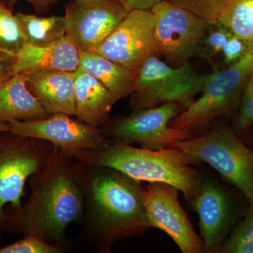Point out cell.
<instances>
[{"mask_svg":"<svg viewBox=\"0 0 253 253\" xmlns=\"http://www.w3.org/2000/svg\"><path fill=\"white\" fill-rule=\"evenodd\" d=\"M215 121L202 135L178 141L171 147L184 151L198 163H207L249 201L253 199V149L231 124L224 119Z\"/></svg>","mask_w":253,"mask_h":253,"instance_id":"cell-4","label":"cell"},{"mask_svg":"<svg viewBox=\"0 0 253 253\" xmlns=\"http://www.w3.org/2000/svg\"><path fill=\"white\" fill-rule=\"evenodd\" d=\"M32 94L49 114H76L74 72L36 70L23 73Z\"/></svg>","mask_w":253,"mask_h":253,"instance_id":"cell-15","label":"cell"},{"mask_svg":"<svg viewBox=\"0 0 253 253\" xmlns=\"http://www.w3.org/2000/svg\"><path fill=\"white\" fill-rule=\"evenodd\" d=\"M243 141L253 149V125L247 130L245 131L243 134L239 135Z\"/></svg>","mask_w":253,"mask_h":253,"instance_id":"cell-32","label":"cell"},{"mask_svg":"<svg viewBox=\"0 0 253 253\" xmlns=\"http://www.w3.org/2000/svg\"><path fill=\"white\" fill-rule=\"evenodd\" d=\"M217 20L234 36L253 43V0H226Z\"/></svg>","mask_w":253,"mask_h":253,"instance_id":"cell-21","label":"cell"},{"mask_svg":"<svg viewBox=\"0 0 253 253\" xmlns=\"http://www.w3.org/2000/svg\"><path fill=\"white\" fill-rule=\"evenodd\" d=\"M96 171L86 186L90 221L101 251L109 253L116 241L141 236L151 229L141 181L112 169Z\"/></svg>","mask_w":253,"mask_h":253,"instance_id":"cell-2","label":"cell"},{"mask_svg":"<svg viewBox=\"0 0 253 253\" xmlns=\"http://www.w3.org/2000/svg\"><path fill=\"white\" fill-rule=\"evenodd\" d=\"M70 116L54 113L38 121H11L9 131L49 142L71 158L82 151L101 149L108 144L109 139L101 129Z\"/></svg>","mask_w":253,"mask_h":253,"instance_id":"cell-13","label":"cell"},{"mask_svg":"<svg viewBox=\"0 0 253 253\" xmlns=\"http://www.w3.org/2000/svg\"><path fill=\"white\" fill-rule=\"evenodd\" d=\"M44 142L0 131V239L5 231V209L21 207L26 181L45 163L51 144Z\"/></svg>","mask_w":253,"mask_h":253,"instance_id":"cell-7","label":"cell"},{"mask_svg":"<svg viewBox=\"0 0 253 253\" xmlns=\"http://www.w3.org/2000/svg\"><path fill=\"white\" fill-rule=\"evenodd\" d=\"M9 131V123L0 119V131Z\"/></svg>","mask_w":253,"mask_h":253,"instance_id":"cell-33","label":"cell"},{"mask_svg":"<svg viewBox=\"0 0 253 253\" xmlns=\"http://www.w3.org/2000/svg\"><path fill=\"white\" fill-rule=\"evenodd\" d=\"M80 55L68 36L46 46L26 44L16 54L15 75L44 69L75 72L80 67Z\"/></svg>","mask_w":253,"mask_h":253,"instance_id":"cell-16","label":"cell"},{"mask_svg":"<svg viewBox=\"0 0 253 253\" xmlns=\"http://www.w3.org/2000/svg\"><path fill=\"white\" fill-rule=\"evenodd\" d=\"M207 76H202L186 62L173 67L153 54L136 72L135 89L131 94L132 111L168 103L179 104L183 110L202 92Z\"/></svg>","mask_w":253,"mask_h":253,"instance_id":"cell-6","label":"cell"},{"mask_svg":"<svg viewBox=\"0 0 253 253\" xmlns=\"http://www.w3.org/2000/svg\"><path fill=\"white\" fill-rule=\"evenodd\" d=\"M189 203L199 215L206 253H217L248 208L244 201L225 186L203 176L197 194Z\"/></svg>","mask_w":253,"mask_h":253,"instance_id":"cell-10","label":"cell"},{"mask_svg":"<svg viewBox=\"0 0 253 253\" xmlns=\"http://www.w3.org/2000/svg\"><path fill=\"white\" fill-rule=\"evenodd\" d=\"M253 125V72L245 85L239 110L231 123V126L236 134L240 135Z\"/></svg>","mask_w":253,"mask_h":253,"instance_id":"cell-26","label":"cell"},{"mask_svg":"<svg viewBox=\"0 0 253 253\" xmlns=\"http://www.w3.org/2000/svg\"><path fill=\"white\" fill-rule=\"evenodd\" d=\"M74 76L75 116L79 121L99 128L107 122L110 112L120 99L82 68H78Z\"/></svg>","mask_w":253,"mask_h":253,"instance_id":"cell-17","label":"cell"},{"mask_svg":"<svg viewBox=\"0 0 253 253\" xmlns=\"http://www.w3.org/2000/svg\"><path fill=\"white\" fill-rule=\"evenodd\" d=\"M217 253H253V199L248 201V208L229 233Z\"/></svg>","mask_w":253,"mask_h":253,"instance_id":"cell-22","label":"cell"},{"mask_svg":"<svg viewBox=\"0 0 253 253\" xmlns=\"http://www.w3.org/2000/svg\"><path fill=\"white\" fill-rule=\"evenodd\" d=\"M253 72V53L221 71L207 75L202 94L170 122L173 128L192 133L218 118L235 117L243 91Z\"/></svg>","mask_w":253,"mask_h":253,"instance_id":"cell-5","label":"cell"},{"mask_svg":"<svg viewBox=\"0 0 253 253\" xmlns=\"http://www.w3.org/2000/svg\"><path fill=\"white\" fill-rule=\"evenodd\" d=\"M207 22L217 21L226 0H166Z\"/></svg>","mask_w":253,"mask_h":253,"instance_id":"cell-25","label":"cell"},{"mask_svg":"<svg viewBox=\"0 0 253 253\" xmlns=\"http://www.w3.org/2000/svg\"><path fill=\"white\" fill-rule=\"evenodd\" d=\"M50 115L28 89L23 73L0 85V119L8 123L38 121Z\"/></svg>","mask_w":253,"mask_h":253,"instance_id":"cell-18","label":"cell"},{"mask_svg":"<svg viewBox=\"0 0 253 253\" xmlns=\"http://www.w3.org/2000/svg\"><path fill=\"white\" fill-rule=\"evenodd\" d=\"M252 53L253 43L236 36L229 38L221 51L224 62L228 66L239 62Z\"/></svg>","mask_w":253,"mask_h":253,"instance_id":"cell-28","label":"cell"},{"mask_svg":"<svg viewBox=\"0 0 253 253\" xmlns=\"http://www.w3.org/2000/svg\"><path fill=\"white\" fill-rule=\"evenodd\" d=\"M151 11L155 17L154 38L158 56H163L173 67L195 57L207 21L166 0L155 4Z\"/></svg>","mask_w":253,"mask_h":253,"instance_id":"cell-9","label":"cell"},{"mask_svg":"<svg viewBox=\"0 0 253 253\" xmlns=\"http://www.w3.org/2000/svg\"><path fill=\"white\" fill-rule=\"evenodd\" d=\"M179 190L163 182L142 185V197L151 228L168 234L183 253H206L202 238L179 201Z\"/></svg>","mask_w":253,"mask_h":253,"instance_id":"cell-11","label":"cell"},{"mask_svg":"<svg viewBox=\"0 0 253 253\" xmlns=\"http://www.w3.org/2000/svg\"><path fill=\"white\" fill-rule=\"evenodd\" d=\"M80 68L120 99L131 95L135 89L136 72L98 53L81 52Z\"/></svg>","mask_w":253,"mask_h":253,"instance_id":"cell-19","label":"cell"},{"mask_svg":"<svg viewBox=\"0 0 253 253\" xmlns=\"http://www.w3.org/2000/svg\"><path fill=\"white\" fill-rule=\"evenodd\" d=\"M154 26L151 10H132L95 52L136 72L145 60L158 55Z\"/></svg>","mask_w":253,"mask_h":253,"instance_id":"cell-14","label":"cell"},{"mask_svg":"<svg viewBox=\"0 0 253 253\" xmlns=\"http://www.w3.org/2000/svg\"><path fill=\"white\" fill-rule=\"evenodd\" d=\"M26 44L13 8L0 0V49L16 54Z\"/></svg>","mask_w":253,"mask_h":253,"instance_id":"cell-24","label":"cell"},{"mask_svg":"<svg viewBox=\"0 0 253 253\" xmlns=\"http://www.w3.org/2000/svg\"><path fill=\"white\" fill-rule=\"evenodd\" d=\"M71 158L51 144L45 163L31 176L27 202L17 210L5 209V231L36 236L48 243L63 239L83 208L81 176Z\"/></svg>","mask_w":253,"mask_h":253,"instance_id":"cell-1","label":"cell"},{"mask_svg":"<svg viewBox=\"0 0 253 253\" xmlns=\"http://www.w3.org/2000/svg\"><path fill=\"white\" fill-rule=\"evenodd\" d=\"M16 16L26 44L46 46L66 36L64 16H41L17 12Z\"/></svg>","mask_w":253,"mask_h":253,"instance_id":"cell-20","label":"cell"},{"mask_svg":"<svg viewBox=\"0 0 253 253\" xmlns=\"http://www.w3.org/2000/svg\"><path fill=\"white\" fill-rule=\"evenodd\" d=\"M16 54L0 49V85L15 75Z\"/></svg>","mask_w":253,"mask_h":253,"instance_id":"cell-29","label":"cell"},{"mask_svg":"<svg viewBox=\"0 0 253 253\" xmlns=\"http://www.w3.org/2000/svg\"><path fill=\"white\" fill-rule=\"evenodd\" d=\"M182 111L175 103L137 110L126 117L111 121L101 131L108 139L136 143L145 149H166L191 137L187 131L169 126Z\"/></svg>","mask_w":253,"mask_h":253,"instance_id":"cell-8","label":"cell"},{"mask_svg":"<svg viewBox=\"0 0 253 253\" xmlns=\"http://www.w3.org/2000/svg\"><path fill=\"white\" fill-rule=\"evenodd\" d=\"M61 249L34 235H26L13 244L0 249V253H58Z\"/></svg>","mask_w":253,"mask_h":253,"instance_id":"cell-27","label":"cell"},{"mask_svg":"<svg viewBox=\"0 0 253 253\" xmlns=\"http://www.w3.org/2000/svg\"><path fill=\"white\" fill-rule=\"evenodd\" d=\"M4 1L11 8H14L15 5L20 1H26L33 6L36 14L41 16V15L46 14L54 5L63 0H4Z\"/></svg>","mask_w":253,"mask_h":253,"instance_id":"cell-30","label":"cell"},{"mask_svg":"<svg viewBox=\"0 0 253 253\" xmlns=\"http://www.w3.org/2000/svg\"><path fill=\"white\" fill-rule=\"evenodd\" d=\"M129 11L135 9L151 10L161 0H118Z\"/></svg>","mask_w":253,"mask_h":253,"instance_id":"cell-31","label":"cell"},{"mask_svg":"<svg viewBox=\"0 0 253 253\" xmlns=\"http://www.w3.org/2000/svg\"><path fill=\"white\" fill-rule=\"evenodd\" d=\"M101 149L82 151L75 158L85 166L112 168L136 180L175 186L189 202L199 190L202 176L189 154L175 147L152 150L110 139Z\"/></svg>","mask_w":253,"mask_h":253,"instance_id":"cell-3","label":"cell"},{"mask_svg":"<svg viewBox=\"0 0 253 253\" xmlns=\"http://www.w3.org/2000/svg\"><path fill=\"white\" fill-rule=\"evenodd\" d=\"M233 36L230 30L218 20L208 22L204 34L200 40L195 57L212 62L218 55L221 54L226 43Z\"/></svg>","mask_w":253,"mask_h":253,"instance_id":"cell-23","label":"cell"},{"mask_svg":"<svg viewBox=\"0 0 253 253\" xmlns=\"http://www.w3.org/2000/svg\"><path fill=\"white\" fill-rule=\"evenodd\" d=\"M129 12L118 0H71L65 7L66 36L81 52H95Z\"/></svg>","mask_w":253,"mask_h":253,"instance_id":"cell-12","label":"cell"}]
</instances>
